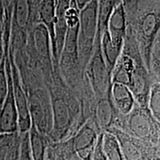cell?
<instances>
[{
    "label": "cell",
    "mask_w": 160,
    "mask_h": 160,
    "mask_svg": "<svg viewBox=\"0 0 160 160\" xmlns=\"http://www.w3.org/2000/svg\"><path fill=\"white\" fill-rule=\"evenodd\" d=\"M128 134L159 148V122L154 119L148 107L135 104L125 117V130Z\"/></svg>",
    "instance_id": "cell-2"
},
{
    "label": "cell",
    "mask_w": 160,
    "mask_h": 160,
    "mask_svg": "<svg viewBox=\"0 0 160 160\" xmlns=\"http://www.w3.org/2000/svg\"><path fill=\"white\" fill-rule=\"evenodd\" d=\"M110 96L116 111L122 116L128 115L136 104L131 89L122 84L112 83Z\"/></svg>",
    "instance_id": "cell-11"
},
{
    "label": "cell",
    "mask_w": 160,
    "mask_h": 160,
    "mask_svg": "<svg viewBox=\"0 0 160 160\" xmlns=\"http://www.w3.org/2000/svg\"><path fill=\"white\" fill-rule=\"evenodd\" d=\"M121 2L128 14V12L133 11L137 8L139 0H121Z\"/></svg>",
    "instance_id": "cell-22"
},
{
    "label": "cell",
    "mask_w": 160,
    "mask_h": 160,
    "mask_svg": "<svg viewBox=\"0 0 160 160\" xmlns=\"http://www.w3.org/2000/svg\"><path fill=\"white\" fill-rule=\"evenodd\" d=\"M148 108L152 116L160 122V85L159 81L153 82L150 91Z\"/></svg>",
    "instance_id": "cell-18"
},
{
    "label": "cell",
    "mask_w": 160,
    "mask_h": 160,
    "mask_svg": "<svg viewBox=\"0 0 160 160\" xmlns=\"http://www.w3.org/2000/svg\"><path fill=\"white\" fill-rule=\"evenodd\" d=\"M28 134L33 160H46L48 146L51 142L50 140L42 135L32 124Z\"/></svg>",
    "instance_id": "cell-15"
},
{
    "label": "cell",
    "mask_w": 160,
    "mask_h": 160,
    "mask_svg": "<svg viewBox=\"0 0 160 160\" xmlns=\"http://www.w3.org/2000/svg\"><path fill=\"white\" fill-rule=\"evenodd\" d=\"M98 29V0H91L79 11L78 54L83 73L94 51Z\"/></svg>",
    "instance_id": "cell-1"
},
{
    "label": "cell",
    "mask_w": 160,
    "mask_h": 160,
    "mask_svg": "<svg viewBox=\"0 0 160 160\" xmlns=\"http://www.w3.org/2000/svg\"><path fill=\"white\" fill-rule=\"evenodd\" d=\"M46 160H56V149L54 143L50 142L48 146Z\"/></svg>",
    "instance_id": "cell-23"
},
{
    "label": "cell",
    "mask_w": 160,
    "mask_h": 160,
    "mask_svg": "<svg viewBox=\"0 0 160 160\" xmlns=\"http://www.w3.org/2000/svg\"><path fill=\"white\" fill-rule=\"evenodd\" d=\"M71 0H56V23H55V42L58 58L62 49L67 26L65 22V13L69 7Z\"/></svg>",
    "instance_id": "cell-13"
},
{
    "label": "cell",
    "mask_w": 160,
    "mask_h": 160,
    "mask_svg": "<svg viewBox=\"0 0 160 160\" xmlns=\"http://www.w3.org/2000/svg\"><path fill=\"white\" fill-rule=\"evenodd\" d=\"M109 131L117 137L125 160H157L159 159V148L142 141L122 130L111 128Z\"/></svg>",
    "instance_id": "cell-5"
},
{
    "label": "cell",
    "mask_w": 160,
    "mask_h": 160,
    "mask_svg": "<svg viewBox=\"0 0 160 160\" xmlns=\"http://www.w3.org/2000/svg\"><path fill=\"white\" fill-rule=\"evenodd\" d=\"M9 48L4 49L5 68L8 80V92L0 111V135L19 133L18 115L13 96L11 65L8 58Z\"/></svg>",
    "instance_id": "cell-7"
},
{
    "label": "cell",
    "mask_w": 160,
    "mask_h": 160,
    "mask_svg": "<svg viewBox=\"0 0 160 160\" xmlns=\"http://www.w3.org/2000/svg\"><path fill=\"white\" fill-rule=\"evenodd\" d=\"M127 17L128 14L122 3H119L111 12L105 28L111 42L122 48L127 37Z\"/></svg>",
    "instance_id": "cell-10"
},
{
    "label": "cell",
    "mask_w": 160,
    "mask_h": 160,
    "mask_svg": "<svg viewBox=\"0 0 160 160\" xmlns=\"http://www.w3.org/2000/svg\"><path fill=\"white\" fill-rule=\"evenodd\" d=\"M8 92V80L5 68V54L2 61L0 63V111Z\"/></svg>",
    "instance_id": "cell-20"
},
{
    "label": "cell",
    "mask_w": 160,
    "mask_h": 160,
    "mask_svg": "<svg viewBox=\"0 0 160 160\" xmlns=\"http://www.w3.org/2000/svg\"><path fill=\"white\" fill-rule=\"evenodd\" d=\"M99 45L101 49L102 55L105 60L106 65L109 71L112 73L113 67L117 62L118 58L120 57L122 48H119L111 42L107 30H105L99 37Z\"/></svg>",
    "instance_id": "cell-14"
},
{
    "label": "cell",
    "mask_w": 160,
    "mask_h": 160,
    "mask_svg": "<svg viewBox=\"0 0 160 160\" xmlns=\"http://www.w3.org/2000/svg\"><path fill=\"white\" fill-rule=\"evenodd\" d=\"M118 112L112 102L110 93L107 97L97 100L94 119L102 131L113 127Z\"/></svg>",
    "instance_id": "cell-12"
},
{
    "label": "cell",
    "mask_w": 160,
    "mask_h": 160,
    "mask_svg": "<svg viewBox=\"0 0 160 160\" xmlns=\"http://www.w3.org/2000/svg\"><path fill=\"white\" fill-rule=\"evenodd\" d=\"M8 58L11 65V71L12 82H13V96H14L16 108L18 115V127L19 133H23L28 132L31 126V119L30 116L28 102V97L24 89L19 73L14 62L13 51L10 48L8 50Z\"/></svg>",
    "instance_id": "cell-8"
},
{
    "label": "cell",
    "mask_w": 160,
    "mask_h": 160,
    "mask_svg": "<svg viewBox=\"0 0 160 160\" xmlns=\"http://www.w3.org/2000/svg\"><path fill=\"white\" fill-rule=\"evenodd\" d=\"M57 144L62 152L64 160H82L73 149L71 140L69 139L65 141L60 142Z\"/></svg>",
    "instance_id": "cell-19"
},
{
    "label": "cell",
    "mask_w": 160,
    "mask_h": 160,
    "mask_svg": "<svg viewBox=\"0 0 160 160\" xmlns=\"http://www.w3.org/2000/svg\"><path fill=\"white\" fill-rule=\"evenodd\" d=\"M102 148L108 160H125L119 141L111 132L103 131Z\"/></svg>",
    "instance_id": "cell-16"
},
{
    "label": "cell",
    "mask_w": 160,
    "mask_h": 160,
    "mask_svg": "<svg viewBox=\"0 0 160 160\" xmlns=\"http://www.w3.org/2000/svg\"><path fill=\"white\" fill-rule=\"evenodd\" d=\"M31 124L38 131L50 140L53 117L51 97L48 87L39 88L27 93ZM51 142V141H50Z\"/></svg>",
    "instance_id": "cell-3"
},
{
    "label": "cell",
    "mask_w": 160,
    "mask_h": 160,
    "mask_svg": "<svg viewBox=\"0 0 160 160\" xmlns=\"http://www.w3.org/2000/svg\"><path fill=\"white\" fill-rule=\"evenodd\" d=\"M121 2V0H98V29L97 36L100 37L105 31L111 12Z\"/></svg>",
    "instance_id": "cell-17"
},
{
    "label": "cell",
    "mask_w": 160,
    "mask_h": 160,
    "mask_svg": "<svg viewBox=\"0 0 160 160\" xmlns=\"http://www.w3.org/2000/svg\"><path fill=\"white\" fill-rule=\"evenodd\" d=\"M159 13L148 11L140 17L138 22V37L139 40V52L148 71H151L152 50L159 31ZM151 73V72H150Z\"/></svg>",
    "instance_id": "cell-6"
},
{
    "label": "cell",
    "mask_w": 160,
    "mask_h": 160,
    "mask_svg": "<svg viewBox=\"0 0 160 160\" xmlns=\"http://www.w3.org/2000/svg\"><path fill=\"white\" fill-rule=\"evenodd\" d=\"M55 144V149H56V160H64L62 152L60 149L59 145L57 143Z\"/></svg>",
    "instance_id": "cell-24"
},
{
    "label": "cell",
    "mask_w": 160,
    "mask_h": 160,
    "mask_svg": "<svg viewBox=\"0 0 160 160\" xmlns=\"http://www.w3.org/2000/svg\"><path fill=\"white\" fill-rule=\"evenodd\" d=\"M102 134L103 132L98 137V140L97 145L95 146L94 151H93V156H92L91 160H108L107 158L105 157V153L102 151Z\"/></svg>",
    "instance_id": "cell-21"
},
{
    "label": "cell",
    "mask_w": 160,
    "mask_h": 160,
    "mask_svg": "<svg viewBox=\"0 0 160 160\" xmlns=\"http://www.w3.org/2000/svg\"><path fill=\"white\" fill-rule=\"evenodd\" d=\"M94 117L85 122L70 138L73 149L82 160H91L98 137L102 133Z\"/></svg>",
    "instance_id": "cell-9"
},
{
    "label": "cell",
    "mask_w": 160,
    "mask_h": 160,
    "mask_svg": "<svg viewBox=\"0 0 160 160\" xmlns=\"http://www.w3.org/2000/svg\"><path fill=\"white\" fill-rule=\"evenodd\" d=\"M74 1L76 4H77V8L80 11V10L83 7H85V6L91 0H74Z\"/></svg>",
    "instance_id": "cell-25"
},
{
    "label": "cell",
    "mask_w": 160,
    "mask_h": 160,
    "mask_svg": "<svg viewBox=\"0 0 160 160\" xmlns=\"http://www.w3.org/2000/svg\"><path fill=\"white\" fill-rule=\"evenodd\" d=\"M84 77L96 99L105 97L109 94L112 84L111 73L102 55L99 37L98 36L95 40L94 51L84 71Z\"/></svg>",
    "instance_id": "cell-4"
},
{
    "label": "cell",
    "mask_w": 160,
    "mask_h": 160,
    "mask_svg": "<svg viewBox=\"0 0 160 160\" xmlns=\"http://www.w3.org/2000/svg\"><path fill=\"white\" fill-rule=\"evenodd\" d=\"M4 54H5V53H0V63H1V62L2 61V59H3V58H4Z\"/></svg>",
    "instance_id": "cell-26"
}]
</instances>
